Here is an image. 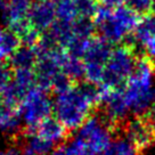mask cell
Wrapping results in <instances>:
<instances>
[{"mask_svg":"<svg viewBox=\"0 0 155 155\" xmlns=\"http://www.w3.org/2000/svg\"><path fill=\"white\" fill-rule=\"evenodd\" d=\"M137 61L134 45H119L113 48L105 66L102 84L108 88L123 87L135 71Z\"/></svg>","mask_w":155,"mask_h":155,"instance_id":"277c9868","label":"cell"},{"mask_svg":"<svg viewBox=\"0 0 155 155\" xmlns=\"http://www.w3.org/2000/svg\"><path fill=\"white\" fill-rule=\"evenodd\" d=\"M21 45L19 38L13 31L0 26V62L8 61Z\"/></svg>","mask_w":155,"mask_h":155,"instance_id":"2e32d148","label":"cell"},{"mask_svg":"<svg viewBox=\"0 0 155 155\" xmlns=\"http://www.w3.org/2000/svg\"><path fill=\"white\" fill-rule=\"evenodd\" d=\"M65 155H96L77 137L65 148Z\"/></svg>","mask_w":155,"mask_h":155,"instance_id":"d6986e66","label":"cell"},{"mask_svg":"<svg viewBox=\"0 0 155 155\" xmlns=\"http://www.w3.org/2000/svg\"><path fill=\"white\" fill-rule=\"evenodd\" d=\"M138 44L141 45V47L145 49L146 54H147L146 56H148L153 61H155V33L147 35Z\"/></svg>","mask_w":155,"mask_h":155,"instance_id":"44dd1931","label":"cell"},{"mask_svg":"<svg viewBox=\"0 0 155 155\" xmlns=\"http://www.w3.org/2000/svg\"><path fill=\"white\" fill-rule=\"evenodd\" d=\"M34 132L42 139L48 141L54 146L59 144L68 138V129L56 117H48L42 123H40Z\"/></svg>","mask_w":155,"mask_h":155,"instance_id":"7c38bea8","label":"cell"},{"mask_svg":"<svg viewBox=\"0 0 155 155\" xmlns=\"http://www.w3.org/2000/svg\"><path fill=\"white\" fill-rule=\"evenodd\" d=\"M53 1H57V2H58V1H61V0H53Z\"/></svg>","mask_w":155,"mask_h":155,"instance_id":"484cf974","label":"cell"},{"mask_svg":"<svg viewBox=\"0 0 155 155\" xmlns=\"http://www.w3.org/2000/svg\"><path fill=\"white\" fill-rule=\"evenodd\" d=\"M12 78H13V72L10 70V66L7 65L5 62H0V95L9 84Z\"/></svg>","mask_w":155,"mask_h":155,"instance_id":"ffe728a7","label":"cell"},{"mask_svg":"<svg viewBox=\"0 0 155 155\" xmlns=\"http://www.w3.org/2000/svg\"><path fill=\"white\" fill-rule=\"evenodd\" d=\"M57 22V5L53 0H33L29 12V23L39 33H46Z\"/></svg>","mask_w":155,"mask_h":155,"instance_id":"9c48e42d","label":"cell"},{"mask_svg":"<svg viewBox=\"0 0 155 155\" xmlns=\"http://www.w3.org/2000/svg\"><path fill=\"white\" fill-rule=\"evenodd\" d=\"M53 148V144L42 139L34 131H26L21 152L22 155H48Z\"/></svg>","mask_w":155,"mask_h":155,"instance_id":"5bb4252c","label":"cell"},{"mask_svg":"<svg viewBox=\"0 0 155 155\" xmlns=\"http://www.w3.org/2000/svg\"><path fill=\"white\" fill-rule=\"evenodd\" d=\"M139 153L140 152L128 138H119L112 141L101 155H139Z\"/></svg>","mask_w":155,"mask_h":155,"instance_id":"e0dca14e","label":"cell"},{"mask_svg":"<svg viewBox=\"0 0 155 155\" xmlns=\"http://www.w3.org/2000/svg\"><path fill=\"white\" fill-rule=\"evenodd\" d=\"M48 155H65V150L63 148H58V150H51Z\"/></svg>","mask_w":155,"mask_h":155,"instance_id":"d4e9b609","label":"cell"},{"mask_svg":"<svg viewBox=\"0 0 155 155\" xmlns=\"http://www.w3.org/2000/svg\"><path fill=\"white\" fill-rule=\"evenodd\" d=\"M124 4L139 15L147 16L155 13V0H124Z\"/></svg>","mask_w":155,"mask_h":155,"instance_id":"ac0fdd59","label":"cell"},{"mask_svg":"<svg viewBox=\"0 0 155 155\" xmlns=\"http://www.w3.org/2000/svg\"><path fill=\"white\" fill-rule=\"evenodd\" d=\"M8 62L13 70H34L37 65V54L33 47L21 45Z\"/></svg>","mask_w":155,"mask_h":155,"instance_id":"9a60e30c","label":"cell"},{"mask_svg":"<svg viewBox=\"0 0 155 155\" xmlns=\"http://www.w3.org/2000/svg\"><path fill=\"white\" fill-rule=\"evenodd\" d=\"M102 94L99 86L91 83H73L63 91L56 94L54 112L56 119L68 130H75L90 117L92 110L101 105Z\"/></svg>","mask_w":155,"mask_h":155,"instance_id":"6da1fadb","label":"cell"},{"mask_svg":"<svg viewBox=\"0 0 155 155\" xmlns=\"http://www.w3.org/2000/svg\"><path fill=\"white\" fill-rule=\"evenodd\" d=\"M54 111L48 91L35 86L23 98L18 106L21 120L25 124L26 131H34L40 123L50 117Z\"/></svg>","mask_w":155,"mask_h":155,"instance_id":"5b68a950","label":"cell"},{"mask_svg":"<svg viewBox=\"0 0 155 155\" xmlns=\"http://www.w3.org/2000/svg\"><path fill=\"white\" fill-rule=\"evenodd\" d=\"M126 132L127 138L139 152L148 148L155 143V132L146 124L140 116H137L128 122Z\"/></svg>","mask_w":155,"mask_h":155,"instance_id":"8fae6325","label":"cell"},{"mask_svg":"<svg viewBox=\"0 0 155 155\" xmlns=\"http://www.w3.org/2000/svg\"><path fill=\"white\" fill-rule=\"evenodd\" d=\"M114 127L106 119L90 116L80 127L77 138L82 141L95 154H101L112 143V134Z\"/></svg>","mask_w":155,"mask_h":155,"instance_id":"52a82bcc","label":"cell"},{"mask_svg":"<svg viewBox=\"0 0 155 155\" xmlns=\"http://www.w3.org/2000/svg\"><path fill=\"white\" fill-rule=\"evenodd\" d=\"M21 116L18 108L8 106L0 101V132L5 135H14L21 128Z\"/></svg>","mask_w":155,"mask_h":155,"instance_id":"4fadbf2b","label":"cell"},{"mask_svg":"<svg viewBox=\"0 0 155 155\" xmlns=\"http://www.w3.org/2000/svg\"><path fill=\"white\" fill-rule=\"evenodd\" d=\"M35 86L37 77L34 70H14L9 84L0 95V101L8 106L18 108L23 98Z\"/></svg>","mask_w":155,"mask_h":155,"instance_id":"ba28073f","label":"cell"},{"mask_svg":"<svg viewBox=\"0 0 155 155\" xmlns=\"http://www.w3.org/2000/svg\"><path fill=\"white\" fill-rule=\"evenodd\" d=\"M97 7V0H61L57 4V21L73 23L80 18L92 19Z\"/></svg>","mask_w":155,"mask_h":155,"instance_id":"30bf717a","label":"cell"},{"mask_svg":"<svg viewBox=\"0 0 155 155\" xmlns=\"http://www.w3.org/2000/svg\"><path fill=\"white\" fill-rule=\"evenodd\" d=\"M112 50V44L101 35L90 39L82 56L84 71L83 78L88 83L95 86L102 84L105 66Z\"/></svg>","mask_w":155,"mask_h":155,"instance_id":"8992f818","label":"cell"},{"mask_svg":"<svg viewBox=\"0 0 155 155\" xmlns=\"http://www.w3.org/2000/svg\"><path fill=\"white\" fill-rule=\"evenodd\" d=\"M92 21L102 38L112 45H117L122 44L131 33H135L141 18L140 15L128 6L110 9L98 5Z\"/></svg>","mask_w":155,"mask_h":155,"instance_id":"3957f363","label":"cell"},{"mask_svg":"<svg viewBox=\"0 0 155 155\" xmlns=\"http://www.w3.org/2000/svg\"><path fill=\"white\" fill-rule=\"evenodd\" d=\"M101 6L107 7L110 9H115L117 7H121L124 4V0H97Z\"/></svg>","mask_w":155,"mask_h":155,"instance_id":"603a6c76","label":"cell"},{"mask_svg":"<svg viewBox=\"0 0 155 155\" xmlns=\"http://www.w3.org/2000/svg\"><path fill=\"white\" fill-rule=\"evenodd\" d=\"M155 62L148 56L138 58L134 73L122 87L129 110L140 115L155 102Z\"/></svg>","mask_w":155,"mask_h":155,"instance_id":"7a4b0ae2","label":"cell"},{"mask_svg":"<svg viewBox=\"0 0 155 155\" xmlns=\"http://www.w3.org/2000/svg\"><path fill=\"white\" fill-rule=\"evenodd\" d=\"M0 155H22V152L19 148L14 147V146H9V147H0Z\"/></svg>","mask_w":155,"mask_h":155,"instance_id":"cb8c5ba5","label":"cell"},{"mask_svg":"<svg viewBox=\"0 0 155 155\" xmlns=\"http://www.w3.org/2000/svg\"><path fill=\"white\" fill-rule=\"evenodd\" d=\"M138 116H140L141 119L145 121L146 124L155 132V102L143 114H140V115Z\"/></svg>","mask_w":155,"mask_h":155,"instance_id":"7402d4cb","label":"cell"}]
</instances>
